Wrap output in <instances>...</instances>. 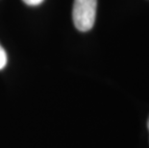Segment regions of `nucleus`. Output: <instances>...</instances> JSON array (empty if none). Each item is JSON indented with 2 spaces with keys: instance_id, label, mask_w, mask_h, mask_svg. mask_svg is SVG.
Masks as SVG:
<instances>
[{
  "instance_id": "obj_1",
  "label": "nucleus",
  "mask_w": 149,
  "mask_h": 148,
  "mask_svg": "<svg viewBox=\"0 0 149 148\" xmlns=\"http://www.w3.org/2000/svg\"><path fill=\"white\" fill-rule=\"evenodd\" d=\"M97 0H74L72 19L74 26L81 32L93 27L96 17Z\"/></svg>"
},
{
  "instance_id": "obj_2",
  "label": "nucleus",
  "mask_w": 149,
  "mask_h": 148,
  "mask_svg": "<svg viewBox=\"0 0 149 148\" xmlns=\"http://www.w3.org/2000/svg\"><path fill=\"white\" fill-rule=\"evenodd\" d=\"M7 65V53L4 48L0 45V70L3 69Z\"/></svg>"
},
{
  "instance_id": "obj_3",
  "label": "nucleus",
  "mask_w": 149,
  "mask_h": 148,
  "mask_svg": "<svg viewBox=\"0 0 149 148\" xmlns=\"http://www.w3.org/2000/svg\"><path fill=\"white\" fill-rule=\"evenodd\" d=\"M25 4L29 5V6H38L44 1V0H22Z\"/></svg>"
},
{
  "instance_id": "obj_4",
  "label": "nucleus",
  "mask_w": 149,
  "mask_h": 148,
  "mask_svg": "<svg viewBox=\"0 0 149 148\" xmlns=\"http://www.w3.org/2000/svg\"><path fill=\"white\" fill-rule=\"evenodd\" d=\"M147 128H148V130H149V118H148V120H147Z\"/></svg>"
}]
</instances>
